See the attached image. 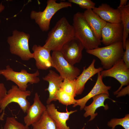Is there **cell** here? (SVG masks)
Listing matches in <instances>:
<instances>
[{
    "label": "cell",
    "mask_w": 129,
    "mask_h": 129,
    "mask_svg": "<svg viewBox=\"0 0 129 129\" xmlns=\"http://www.w3.org/2000/svg\"><path fill=\"white\" fill-rule=\"evenodd\" d=\"M75 37L73 26L66 17H63L48 33L43 46L51 51H60L65 44Z\"/></svg>",
    "instance_id": "1"
},
{
    "label": "cell",
    "mask_w": 129,
    "mask_h": 129,
    "mask_svg": "<svg viewBox=\"0 0 129 129\" xmlns=\"http://www.w3.org/2000/svg\"><path fill=\"white\" fill-rule=\"evenodd\" d=\"M73 22L75 37L81 42L86 50L99 47L101 44V40L95 36L82 13L78 12L75 14Z\"/></svg>",
    "instance_id": "2"
},
{
    "label": "cell",
    "mask_w": 129,
    "mask_h": 129,
    "mask_svg": "<svg viewBox=\"0 0 129 129\" xmlns=\"http://www.w3.org/2000/svg\"><path fill=\"white\" fill-rule=\"evenodd\" d=\"M124 52L122 42L86 50L88 54L98 58L105 70L110 68L122 59Z\"/></svg>",
    "instance_id": "3"
},
{
    "label": "cell",
    "mask_w": 129,
    "mask_h": 129,
    "mask_svg": "<svg viewBox=\"0 0 129 129\" xmlns=\"http://www.w3.org/2000/svg\"><path fill=\"white\" fill-rule=\"evenodd\" d=\"M56 1L48 0L46 7L43 11H32L31 12V18L34 20L43 32L48 30L51 19L56 12L61 9L72 6V3L69 2L58 3Z\"/></svg>",
    "instance_id": "4"
},
{
    "label": "cell",
    "mask_w": 129,
    "mask_h": 129,
    "mask_svg": "<svg viewBox=\"0 0 129 129\" xmlns=\"http://www.w3.org/2000/svg\"><path fill=\"white\" fill-rule=\"evenodd\" d=\"M30 38L29 34L16 30H14L12 35L8 37L7 40L11 53L18 56L24 61L33 58L32 53L29 48Z\"/></svg>",
    "instance_id": "5"
},
{
    "label": "cell",
    "mask_w": 129,
    "mask_h": 129,
    "mask_svg": "<svg viewBox=\"0 0 129 129\" xmlns=\"http://www.w3.org/2000/svg\"><path fill=\"white\" fill-rule=\"evenodd\" d=\"M0 74L3 76L6 80L13 82L23 91L27 90L28 83L36 84L40 81L38 77L40 74L38 70L33 73H28L24 69L19 72L16 71L8 65L6 66L5 69L0 70Z\"/></svg>",
    "instance_id": "6"
},
{
    "label": "cell",
    "mask_w": 129,
    "mask_h": 129,
    "mask_svg": "<svg viewBox=\"0 0 129 129\" xmlns=\"http://www.w3.org/2000/svg\"><path fill=\"white\" fill-rule=\"evenodd\" d=\"M31 94L29 90L23 91L20 90L17 85H12L11 88L7 91L6 94L1 102L0 113H2L0 117V120H3L5 108L12 102L17 103L23 112L26 113L30 105L27 98L30 96Z\"/></svg>",
    "instance_id": "7"
},
{
    "label": "cell",
    "mask_w": 129,
    "mask_h": 129,
    "mask_svg": "<svg viewBox=\"0 0 129 129\" xmlns=\"http://www.w3.org/2000/svg\"><path fill=\"white\" fill-rule=\"evenodd\" d=\"M51 57L52 67L55 69L64 79L74 80L80 74V70L69 63L60 51H53Z\"/></svg>",
    "instance_id": "8"
},
{
    "label": "cell",
    "mask_w": 129,
    "mask_h": 129,
    "mask_svg": "<svg viewBox=\"0 0 129 129\" xmlns=\"http://www.w3.org/2000/svg\"><path fill=\"white\" fill-rule=\"evenodd\" d=\"M100 74L103 78L106 77L114 78L121 84L118 89L113 92L114 95L119 92L123 86L129 85V68L126 65L122 59L110 68L101 71Z\"/></svg>",
    "instance_id": "9"
},
{
    "label": "cell",
    "mask_w": 129,
    "mask_h": 129,
    "mask_svg": "<svg viewBox=\"0 0 129 129\" xmlns=\"http://www.w3.org/2000/svg\"><path fill=\"white\" fill-rule=\"evenodd\" d=\"M84 48L81 42L75 37L65 44L60 51L64 58L70 64L74 65L81 61Z\"/></svg>",
    "instance_id": "10"
},
{
    "label": "cell",
    "mask_w": 129,
    "mask_h": 129,
    "mask_svg": "<svg viewBox=\"0 0 129 129\" xmlns=\"http://www.w3.org/2000/svg\"><path fill=\"white\" fill-rule=\"evenodd\" d=\"M123 27L122 23L107 22L101 32V42L105 46L122 42Z\"/></svg>",
    "instance_id": "11"
},
{
    "label": "cell",
    "mask_w": 129,
    "mask_h": 129,
    "mask_svg": "<svg viewBox=\"0 0 129 129\" xmlns=\"http://www.w3.org/2000/svg\"><path fill=\"white\" fill-rule=\"evenodd\" d=\"M47 108L41 101L37 92L35 94L33 102L27 109L26 115L24 117L25 125L29 127L38 121Z\"/></svg>",
    "instance_id": "12"
},
{
    "label": "cell",
    "mask_w": 129,
    "mask_h": 129,
    "mask_svg": "<svg viewBox=\"0 0 129 129\" xmlns=\"http://www.w3.org/2000/svg\"><path fill=\"white\" fill-rule=\"evenodd\" d=\"M33 58L38 69L46 70L52 67L51 51L43 46L35 44L32 48Z\"/></svg>",
    "instance_id": "13"
},
{
    "label": "cell",
    "mask_w": 129,
    "mask_h": 129,
    "mask_svg": "<svg viewBox=\"0 0 129 129\" xmlns=\"http://www.w3.org/2000/svg\"><path fill=\"white\" fill-rule=\"evenodd\" d=\"M97 74V80L92 89L85 96L80 99L76 100V102L73 105V107L79 106L80 110H81L84 109L87 101L94 96L102 93L109 95L108 90L111 89V87L107 86L104 84L102 80L103 77L100 74V72Z\"/></svg>",
    "instance_id": "14"
},
{
    "label": "cell",
    "mask_w": 129,
    "mask_h": 129,
    "mask_svg": "<svg viewBox=\"0 0 129 129\" xmlns=\"http://www.w3.org/2000/svg\"><path fill=\"white\" fill-rule=\"evenodd\" d=\"M43 79L48 82L49 84L48 88L45 89V91H48L49 94L47 104H49L52 101H56V93L60 89L61 84L64 79L52 70H49V73L43 77Z\"/></svg>",
    "instance_id": "15"
},
{
    "label": "cell",
    "mask_w": 129,
    "mask_h": 129,
    "mask_svg": "<svg viewBox=\"0 0 129 129\" xmlns=\"http://www.w3.org/2000/svg\"><path fill=\"white\" fill-rule=\"evenodd\" d=\"M92 10L107 22L121 23L120 12L118 8L114 9L107 4L103 3L98 7H95Z\"/></svg>",
    "instance_id": "16"
},
{
    "label": "cell",
    "mask_w": 129,
    "mask_h": 129,
    "mask_svg": "<svg viewBox=\"0 0 129 129\" xmlns=\"http://www.w3.org/2000/svg\"><path fill=\"white\" fill-rule=\"evenodd\" d=\"M96 61V60L94 59L88 67L86 68V66L84 67L82 72L75 79L76 95L82 94L84 89L85 84L89 80L96 74L103 70V69L102 67H95Z\"/></svg>",
    "instance_id": "17"
},
{
    "label": "cell",
    "mask_w": 129,
    "mask_h": 129,
    "mask_svg": "<svg viewBox=\"0 0 129 129\" xmlns=\"http://www.w3.org/2000/svg\"><path fill=\"white\" fill-rule=\"evenodd\" d=\"M48 113L54 121L57 129H70L67 125V121L70 116L77 111V110L67 111L65 112L59 111L55 105L53 103L47 104L46 106Z\"/></svg>",
    "instance_id": "18"
},
{
    "label": "cell",
    "mask_w": 129,
    "mask_h": 129,
    "mask_svg": "<svg viewBox=\"0 0 129 129\" xmlns=\"http://www.w3.org/2000/svg\"><path fill=\"white\" fill-rule=\"evenodd\" d=\"M82 14L95 36L101 40V31L107 22L94 12L92 9L86 10Z\"/></svg>",
    "instance_id": "19"
},
{
    "label": "cell",
    "mask_w": 129,
    "mask_h": 129,
    "mask_svg": "<svg viewBox=\"0 0 129 129\" xmlns=\"http://www.w3.org/2000/svg\"><path fill=\"white\" fill-rule=\"evenodd\" d=\"M109 95L105 94L102 93L97 95L93 97L92 98V102L88 106H85L84 109L85 111L84 116L87 117L90 116V118L89 120L90 121L93 120L97 115V113H95L96 109L98 108L102 107L104 109L107 110L109 107L107 104L105 105L104 102L107 99H109Z\"/></svg>",
    "instance_id": "20"
},
{
    "label": "cell",
    "mask_w": 129,
    "mask_h": 129,
    "mask_svg": "<svg viewBox=\"0 0 129 129\" xmlns=\"http://www.w3.org/2000/svg\"><path fill=\"white\" fill-rule=\"evenodd\" d=\"M121 14V23L123 27V36L122 41L124 49L125 50V44L128 38L129 33V5L120 7H118Z\"/></svg>",
    "instance_id": "21"
},
{
    "label": "cell",
    "mask_w": 129,
    "mask_h": 129,
    "mask_svg": "<svg viewBox=\"0 0 129 129\" xmlns=\"http://www.w3.org/2000/svg\"><path fill=\"white\" fill-rule=\"evenodd\" d=\"M32 129H57L55 123L47 110L40 119L32 125Z\"/></svg>",
    "instance_id": "22"
},
{
    "label": "cell",
    "mask_w": 129,
    "mask_h": 129,
    "mask_svg": "<svg viewBox=\"0 0 129 129\" xmlns=\"http://www.w3.org/2000/svg\"><path fill=\"white\" fill-rule=\"evenodd\" d=\"M57 100L64 105L67 106L74 105L76 102L74 97L60 89L57 92L56 94Z\"/></svg>",
    "instance_id": "23"
},
{
    "label": "cell",
    "mask_w": 129,
    "mask_h": 129,
    "mask_svg": "<svg viewBox=\"0 0 129 129\" xmlns=\"http://www.w3.org/2000/svg\"><path fill=\"white\" fill-rule=\"evenodd\" d=\"M60 89L75 97L76 96V84L75 79H64L61 84Z\"/></svg>",
    "instance_id": "24"
},
{
    "label": "cell",
    "mask_w": 129,
    "mask_h": 129,
    "mask_svg": "<svg viewBox=\"0 0 129 129\" xmlns=\"http://www.w3.org/2000/svg\"><path fill=\"white\" fill-rule=\"evenodd\" d=\"M2 129H30L29 127L18 121L13 117H7Z\"/></svg>",
    "instance_id": "25"
},
{
    "label": "cell",
    "mask_w": 129,
    "mask_h": 129,
    "mask_svg": "<svg viewBox=\"0 0 129 129\" xmlns=\"http://www.w3.org/2000/svg\"><path fill=\"white\" fill-rule=\"evenodd\" d=\"M107 124L108 127L112 128L111 129H114L118 125L121 126L124 129H129V114H126L122 118H112L108 122Z\"/></svg>",
    "instance_id": "26"
},
{
    "label": "cell",
    "mask_w": 129,
    "mask_h": 129,
    "mask_svg": "<svg viewBox=\"0 0 129 129\" xmlns=\"http://www.w3.org/2000/svg\"><path fill=\"white\" fill-rule=\"evenodd\" d=\"M68 2L77 5L81 8L86 10H92L95 7V3L91 0H69Z\"/></svg>",
    "instance_id": "27"
},
{
    "label": "cell",
    "mask_w": 129,
    "mask_h": 129,
    "mask_svg": "<svg viewBox=\"0 0 129 129\" xmlns=\"http://www.w3.org/2000/svg\"><path fill=\"white\" fill-rule=\"evenodd\" d=\"M125 50L122 59L127 67L129 68V40L128 38L125 43Z\"/></svg>",
    "instance_id": "28"
},
{
    "label": "cell",
    "mask_w": 129,
    "mask_h": 129,
    "mask_svg": "<svg viewBox=\"0 0 129 129\" xmlns=\"http://www.w3.org/2000/svg\"><path fill=\"white\" fill-rule=\"evenodd\" d=\"M7 91L4 84L0 82V108L1 101L6 94Z\"/></svg>",
    "instance_id": "29"
},
{
    "label": "cell",
    "mask_w": 129,
    "mask_h": 129,
    "mask_svg": "<svg viewBox=\"0 0 129 129\" xmlns=\"http://www.w3.org/2000/svg\"><path fill=\"white\" fill-rule=\"evenodd\" d=\"M129 86H127L124 88H122L119 92L117 93L116 95H117L116 97H118L123 96H125L126 94H129Z\"/></svg>",
    "instance_id": "30"
},
{
    "label": "cell",
    "mask_w": 129,
    "mask_h": 129,
    "mask_svg": "<svg viewBox=\"0 0 129 129\" xmlns=\"http://www.w3.org/2000/svg\"><path fill=\"white\" fill-rule=\"evenodd\" d=\"M127 1V0H120L119 5L118 7H120L126 5Z\"/></svg>",
    "instance_id": "31"
},
{
    "label": "cell",
    "mask_w": 129,
    "mask_h": 129,
    "mask_svg": "<svg viewBox=\"0 0 129 129\" xmlns=\"http://www.w3.org/2000/svg\"><path fill=\"white\" fill-rule=\"evenodd\" d=\"M5 6L2 4V3H1L0 4V12H1L4 9ZM1 22V21L0 20V23Z\"/></svg>",
    "instance_id": "32"
},
{
    "label": "cell",
    "mask_w": 129,
    "mask_h": 129,
    "mask_svg": "<svg viewBox=\"0 0 129 129\" xmlns=\"http://www.w3.org/2000/svg\"><path fill=\"white\" fill-rule=\"evenodd\" d=\"M81 129H85V126H84Z\"/></svg>",
    "instance_id": "33"
},
{
    "label": "cell",
    "mask_w": 129,
    "mask_h": 129,
    "mask_svg": "<svg viewBox=\"0 0 129 129\" xmlns=\"http://www.w3.org/2000/svg\"><path fill=\"white\" fill-rule=\"evenodd\" d=\"M2 128L0 129H2Z\"/></svg>",
    "instance_id": "34"
}]
</instances>
